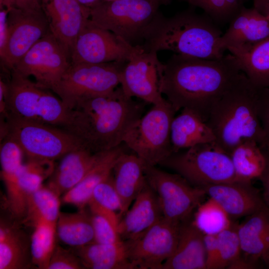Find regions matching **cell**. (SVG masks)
Here are the masks:
<instances>
[{
  "label": "cell",
  "instance_id": "cell-18",
  "mask_svg": "<svg viewBox=\"0 0 269 269\" xmlns=\"http://www.w3.org/2000/svg\"><path fill=\"white\" fill-rule=\"evenodd\" d=\"M202 188L206 195L217 202L231 219L249 216L266 205L251 182L234 181L210 184Z\"/></svg>",
  "mask_w": 269,
  "mask_h": 269
},
{
  "label": "cell",
  "instance_id": "cell-48",
  "mask_svg": "<svg viewBox=\"0 0 269 269\" xmlns=\"http://www.w3.org/2000/svg\"><path fill=\"white\" fill-rule=\"evenodd\" d=\"M269 1V0H254V7L259 10Z\"/></svg>",
  "mask_w": 269,
  "mask_h": 269
},
{
  "label": "cell",
  "instance_id": "cell-36",
  "mask_svg": "<svg viewBox=\"0 0 269 269\" xmlns=\"http://www.w3.org/2000/svg\"><path fill=\"white\" fill-rule=\"evenodd\" d=\"M86 207L91 215L95 242L114 244L123 241L118 231L120 219L118 214L92 201H89Z\"/></svg>",
  "mask_w": 269,
  "mask_h": 269
},
{
  "label": "cell",
  "instance_id": "cell-46",
  "mask_svg": "<svg viewBox=\"0 0 269 269\" xmlns=\"http://www.w3.org/2000/svg\"><path fill=\"white\" fill-rule=\"evenodd\" d=\"M0 7L27 8L41 5V0H0Z\"/></svg>",
  "mask_w": 269,
  "mask_h": 269
},
{
  "label": "cell",
  "instance_id": "cell-19",
  "mask_svg": "<svg viewBox=\"0 0 269 269\" xmlns=\"http://www.w3.org/2000/svg\"><path fill=\"white\" fill-rule=\"evenodd\" d=\"M220 38L221 48L233 54L269 37V21L258 10L245 6L229 22Z\"/></svg>",
  "mask_w": 269,
  "mask_h": 269
},
{
  "label": "cell",
  "instance_id": "cell-6",
  "mask_svg": "<svg viewBox=\"0 0 269 269\" xmlns=\"http://www.w3.org/2000/svg\"><path fill=\"white\" fill-rule=\"evenodd\" d=\"M176 112L166 99L152 105L131 126L123 143L146 164H159L172 153L171 125Z\"/></svg>",
  "mask_w": 269,
  "mask_h": 269
},
{
  "label": "cell",
  "instance_id": "cell-43",
  "mask_svg": "<svg viewBox=\"0 0 269 269\" xmlns=\"http://www.w3.org/2000/svg\"><path fill=\"white\" fill-rule=\"evenodd\" d=\"M206 269H218L219 251L217 235H204Z\"/></svg>",
  "mask_w": 269,
  "mask_h": 269
},
{
  "label": "cell",
  "instance_id": "cell-27",
  "mask_svg": "<svg viewBox=\"0 0 269 269\" xmlns=\"http://www.w3.org/2000/svg\"><path fill=\"white\" fill-rule=\"evenodd\" d=\"M170 137L172 153L200 144L216 142L215 135L207 122L188 108L182 109L174 117Z\"/></svg>",
  "mask_w": 269,
  "mask_h": 269
},
{
  "label": "cell",
  "instance_id": "cell-4",
  "mask_svg": "<svg viewBox=\"0 0 269 269\" xmlns=\"http://www.w3.org/2000/svg\"><path fill=\"white\" fill-rule=\"evenodd\" d=\"M207 122L216 144L229 154L247 140L261 147L269 143L258 115L257 88L243 72L213 106Z\"/></svg>",
  "mask_w": 269,
  "mask_h": 269
},
{
  "label": "cell",
  "instance_id": "cell-17",
  "mask_svg": "<svg viewBox=\"0 0 269 269\" xmlns=\"http://www.w3.org/2000/svg\"><path fill=\"white\" fill-rule=\"evenodd\" d=\"M50 31L71 53L75 40L90 17V7L77 0H41Z\"/></svg>",
  "mask_w": 269,
  "mask_h": 269
},
{
  "label": "cell",
  "instance_id": "cell-44",
  "mask_svg": "<svg viewBox=\"0 0 269 269\" xmlns=\"http://www.w3.org/2000/svg\"><path fill=\"white\" fill-rule=\"evenodd\" d=\"M9 9L0 7V56H1L5 50L8 36L7 15Z\"/></svg>",
  "mask_w": 269,
  "mask_h": 269
},
{
  "label": "cell",
  "instance_id": "cell-29",
  "mask_svg": "<svg viewBox=\"0 0 269 269\" xmlns=\"http://www.w3.org/2000/svg\"><path fill=\"white\" fill-rule=\"evenodd\" d=\"M72 249L80 258L85 269H134L128 259L123 241L114 244L94 242Z\"/></svg>",
  "mask_w": 269,
  "mask_h": 269
},
{
  "label": "cell",
  "instance_id": "cell-35",
  "mask_svg": "<svg viewBox=\"0 0 269 269\" xmlns=\"http://www.w3.org/2000/svg\"><path fill=\"white\" fill-rule=\"evenodd\" d=\"M30 237V251L32 264L40 269H47L56 245V225L38 222L34 224Z\"/></svg>",
  "mask_w": 269,
  "mask_h": 269
},
{
  "label": "cell",
  "instance_id": "cell-12",
  "mask_svg": "<svg viewBox=\"0 0 269 269\" xmlns=\"http://www.w3.org/2000/svg\"><path fill=\"white\" fill-rule=\"evenodd\" d=\"M71 64L70 54L49 31L39 40L11 70L45 89H53Z\"/></svg>",
  "mask_w": 269,
  "mask_h": 269
},
{
  "label": "cell",
  "instance_id": "cell-50",
  "mask_svg": "<svg viewBox=\"0 0 269 269\" xmlns=\"http://www.w3.org/2000/svg\"></svg>",
  "mask_w": 269,
  "mask_h": 269
},
{
  "label": "cell",
  "instance_id": "cell-10",
  "mask_svg": "<svg viewBox=\"0 0 269 269\" xmlns=\"http://www.w3.org/2000/svg\"><path fill=\"white\" fill-rule=\"evenodd\" d=\"M126 62L71 63L52 91L71 110L84 98L108 93L116 89Z\"/></svg>",
  "mask_w": 269,
  "mask_h": 269
},
{
  "label": "cell",
  "instance_id": "cell-22",
  "mask_svg": "<svg viewBox=\"0 0 269 269\" xmlns=\"http://www.w3.org/2000/svg\"><path fill=\"white\" fill-rule=\"evenodd\" d=\"M246 217L238 227L242 258L250 269L259 260L269 264V208Z\"/></svg>",
  "mask_w": 269,
  "mask_h": 269
},
{
  "label": "cell",
  "instance_id": "cell-7",
  "mask_svg": "<svg viewBox=\"0 0 269 269\" xmlns=\"http://www.w3.org/2000/svg\"><path fill=\"white\" fill-rule=\"evenodd\" d=\"M6 84L7 115L62 128L67 123L71 110L47 89L13 71Z\"/></svg>",
  "mask_w": 269,
  "mask_h": 269
},
{
  "label": "cell",
  "instance_id": "cell-8",
  "mask_svg": "<svg viewBox=\"0 0 269 269\" xmlns=\"http://www.w3.org/2000/svg\"><path fill=\"white\" fill-rule=\"evenodd\" d=\"M159 165L199 187L238 180L230 155L216 142L173 152Z\"/></svg>",
  "mask_w": 269,
  "mask_h": 269
},
{
  "label": "cell",
  "instance_id": "cell-15",
  "mask_svg": "<svg viewBox=\"0 0 269 269\" xmlns=\"http://www.w3.org/2000/svg\"><path fill=\"white\" fill-rule=\"evenodd\" d=\"M132 45L89 19L75 40L70 53L71 63L127 62Z\"/></svg>",
  "mask_w": 269,
  "mask_h": 269
},
{
  "label": "cell",
  "instance_id": "cell-30",
  "mask_svg": "<svg viewBox=\"0 0 269 269\" xmlns=\"http://www.w3.org/2000/svg\"><path fill=\"white\" fill-rule=\"evenodd\" d=\"M86 208L74 213L60 212L56 222V236L72 248H79L95 242L91 215Z\"/></svg>",
  "mask_w": 269,
  "mask_h": 269
},
{
  "label": "cell",
  "instance_id": "cell-26",
  "mask_svg": "<svg viewBox=\"0 0 269 269\" xmlns=\"http://www.w3.org/2000/svg\"><path fill=\"white\" fill-rule=\"evenodd\" d=\"M124 146L123 143L113 149L102 152L95 164L84 178L62 195V202L79 209L86 208L96 187L112 173L118 157L125 151Z\"/></svg>",
  "mask_w": 269,
  "mask_h": 269
},
{
  "label": "cell",
  "instance_id": "cell-42",
  "mask_svg": "<svg viewBox=\"0 0 269 269\" xmlns=\"http://www.w3.org/2000/svg\"><path fill=\"white\" fill-rule=\"evenodd\" d=\"M257 108L261 124L269 142V87L257 88Z\"/></svg>",
  "mask_w": 269,
  "mask_h": 269
},
{
  "label": "cell",
  "instance_id": "cell-47",
  "mask_svg": "<svg viewBox=\"0 0 269 269\" xmlns=\"http://www.w3.org/2000/svg\"><path fill=\"white\" fill-rule=\"evenodd\" d=\"M269 21V1L263 6L259 10Z\"/></svg>",
  "mask_w": 269,
  "mask_h": 269
},
{
  "label": "cell",
  "instance_id": "cell-37",
  "mask_svg": "<svg viewBox=\"0 0 269 269\" xmlns=\"http://www.w3.org/2000/svg\"><path fill=\"white\" fill-rule=\"evenodd\" d=\"M238 224L234 221L228 228L217 235L219 251L218 269H246L242 256L238 232Z\"/></svg>",
  "mask_w": 269,
  "mask_h": 269
},
{
  "label": "cell",
  "instance_id": "cell-41",
  "mask_svg": "<svg viewBox=\"0 0 269 269\" xmlns=\"http://www.w3.org/2000/svg\"><path fill=\"white\" fill-rule=\"evenodd\" d=\"M85 267L79 256L71 249L56 245L47 269H83Z\"/></svg>",
  "mask_w": 269,
  "mask_h": 269
},
{
  "label": "cell",
  "instance_id": "cell-38",
  "mask_svg": "<svg viewBox=\"0 0 269 269\" xmlns=\"http://www.w3.org/2000/svg\"><path fill=\"white\" fill-rule=\"evenodd\" d=\"M0 142L1 177L6 184L16 178L25 163L23 161L25 155L18 143L11 138L5 137Z\"/></svg>",
  "mask_w": 269,
  "mask_h": 269
},
{
  "label": "cell",
  "instance_id": "cell-9",
  "mask_svg": "<svg viewBox=\"0 0 269 269\" xmlns=\"http://www.w3.org/2000/svg\"><path fill=\"white\" fill-rule=\"evenodd\" d=\"M4 118L5 137L18 143L28 160L54 161L82 147L77 139L62 128L9 114Z\"/></svg>",
  "mask_w": 269,
  "mask_h": 269
},
{
  "label": "cell",
  "instance_id": "cell-2",
  "mask_svg": "<svg viewBox=\"0 0 269 269\" xmlns=\"http://www.w3.org/2000/svg\"><path fill=\"white\" fill-rule=\"evenodd\" d=\"M144 107L117 87L79 101L62 129L86 150L93 153L105 151L123 143L128 130L142 116Z\"/></svg>",
  "mask_w": 269,
  "mask_h": 269
},
{
  "label": "cell",
  "instance_id": "cell-49",
  "mask_svg": "<svg viewBox=\"0 0 269 269\" xmlns=\"http://www.w3.org/2000/svg\"><path fill=\"white\" fill-rule=\"evenodd\" d=\"M83 5L90 7L100 0H77Z\"/></svg>",
  "mask_w": 269,
  "mask_h": 269
},
{
  "label": "cell",
  "instance_id": "cell-23",
  "mask_svg": "<svg viewBox=\"0 0 269 269\" xmlns=\"http://www.w3.org/2000/svg\"><path fill=\"white\" fill-rule=\"evenodd\" d=\"M192 217L181 222L176 249L160 269H206L204 235Z\"/></svg>",
  "mask_w": 269,
  "mask_h": 269
},
{
  "label": "cell",
  "instance_id": "cell-45",
  "mask_svg": "<svg viewBox=\"0 0 269 269\" xmlns=\"http://www.w3.org/2000/svg\"><path fill=\"white\" fill-rule=\"evenodd\" d=\"M267 159V163L264 171L260 179L263 187V199L266 205L269 208V142L261 147Z\"/></svg>",
  "mask_w": 269,
  "mask_h": 269
},
{
  "label": "cell",
  "instance_id": "cell-32",
  "mask_svg": "<svg viewBox=\"0 0 269 269\" xmlns=\"http://www.w3.org/2000/svg\"><path fill=\"white\" fill-rule=\"evenodd\" d=\"M232 55L241 71L256 87H269V37Z\"/></svg>",
  "mask_w": 269,
  "mask_h": 269
},
{
  "label": "cell",
  "instance_id": "cell-40",
  "mask_svg": "<svg viewBox=\"0 0 269 269\" xmlns=\"http://www.w3.org/2000/svg\"><path fill=\"white\" fill-rule=\"evenodd\" d=\"M90 201L104 208L117 213L120 219L122 216V203L115 187L112 173L96 187Z\"/></svg>",
  "mask_w": 269,
  "mask_h": 269
},
{
  "label": "cell",
  "instance_id": "cell-20",
  "mask_svg": "<svg viewBox=\"0 0 269 269\" xmlns=\"http://www.w3.org/2000/svg\"><path fill=\"white\" fill-rule=\"evenodd\" d=\"M53 162L28 160L14 181L5 186L7 204L13 217H25L28 198L51 175Z\"/></svg>",
  "mask_w": 269,
  "mask_h": 269
},
{
  "label": "cell",
  "instance_id": "cell-5",
  "mask_svg": "<svg viewBox=\"0 0 269 269\" xmlns=\"http://www.w3.org/2000/svg\"><path fill=\"white\" fill-rule=\"evenodd\" d=\"M169 0H100L90 6L91 21L133 45H141L162 4Z\"/></svg>",
  "mask_w": 269,
  "mask_h": 269
},
{
  "label": "cell",
  "instance_id": "cell-25",
  "mask_svg": "<svg viewBox=\"0 0 269 269\" xmlns=\"http://www.w3.org/2000/svg\"><path fill=\"white\" fill-rule=\"evenodd\" d=\"M112 174L122 201L123 216L147 183L144 162L135 154L125 151L118 157Z\"/></svg>",
  "mask_w": 269,
  "mask_h": 269
},
{
  "label": "cell",
  "instance_id": "cell-34",
  "mask_svg": "<svg viewBox=\"0 0 269 269\" xmlns=\"http://www.w3.org/2000/svg\"><path fill=\"white\" fill-rule=\"evenodd\" d=\"M192 220L204 235H217L234 221L217 202L210 198L199 205Z\"/></svg>",
  "mask_w": 269,
  "mask_h": 269
},
{
  "label": "cell",
  "instance_id": "cell-24",
  "mask_svg": "<svg viewBox=\"0 0 269 269\" xmlns=\"http://www.w3.org/2000/svg\"><path fill=\"white\" fill-rule=\"evenodd\" d=\"M101 152L93 153L82 147L67 152L55 167L47 186L59 196L63 195L84 178Z\"/></svg>",
  "mask_w": 269,
  "mask_h": 269
},
{
  "label": "cell",
  "instance_id": "cell-21",
  "mask_svg": "<svg viewBox=\"0 0 269 269\" xmlns=\"http://www.w3.org/2000/svg\"><path fill=\"white\" fill-rule=\"evenodd\" d=\"M163 217L158 197L147 182L120 220L118 231L122 240L138 237Z\"/></svg>",
  "mask_w": 269,
  "mask_h": 269
},
{
  "label": "cell",
  "instance_id": "cell-3",
  "mask_svg": "<svg viewBox=\"0 0 269 269\" xmlns=\"http://www.w3.org/2000/svg\"><path fill=\"white\" fill-rule=\"evenodd\" d=\"M222 35L207 15L188 9L166 17L159 12L141 46L147 51L169 50L201 59H219L224 56L220 44Z\"/></svg>",
  "mask_w": 269,
  "mask_h": 269
},
{
  "label": "cell",
  "instance_id": "cell-39",
  "mask_svg": "<svg viewBox=\"0 0 269 269\" xmlns=\"http://www.w3.org/2000/svg\"><path fill=\"white\" fill-rule=\"evenodd\" d=\"M203 9L213 21L230 22L244 7V0H181Z\"/></svg>",
  "mask_w": 269,
  "mask_h": 269
},
{
  "label": "cell",
  "instance_id": "cell-14",
  "mask_svg": "<svg viewBox=\"0 0 269 269\" xmlns=\"http://www.w3.org/2000/svg\"><path fill=\"white\" fill-rule=\"evenodd\" d=\"M8 9V39L0 58L6 67L12 70L26 52L50 31L42 5Z\"/></svg>",
  "mask_w": 269,
  "mask_h": 269
},
{
  "label": "cell",
  "instance_id": "cell-13",
  "mask_svg": "<svg viewBox=\"0 0 269 269\" xmlns=\"http://www.w3.org/2000/svg\"><path fill=\"white\" fill-rule=\"evenodd\" d=\"M180 223L163 217L140 235L124 241L134 269H160L176 249Z\"/></svg>",
  "mask_w": 269,
  "mask_h": 269
},
{
  "label": "cell",
  "instance_id": "cell-11",
  "mask_svg": "<svg viewBox=\"0 0 269 269\" xmlns=\"http://www.w3.org/2000/svg\"><path fill=\"white\" fill-rule=\"evenodd\" d=\"M144 172L148 184L156 192L163 216L182 222L192 217L203 202L206 193L177 173H171L144 162Z\"/></svg>",
  "mask_w": 269,
  "mask_h": 269
},
{
  "label": "cell",
  "instance_id": "cell-33",
  "mask_svg": "<svg viewBox=\"0 0 269 269\" xmlns=\"http://www.w3.org/2000/svg\"><path fill=\"white\" fill-rule=\"evenodd\" d=\"M59 197L47 185H43L28 198L25 219L33 225L38 222L56 225L60 213Z\"/></svg>",
  "mask_w": 269,
  "mask_h": 269
},
{
  "label": "cell",
  "instance_id": "cell-16",
  "mask_svg": "<svg viewBox=\"0 0 269 269\" xmlns=\"http://www.w3.org/2000/svg\"><path fill=\"white\" fill-rule=\"evenodd\" d=\"M157 53L132 45L128 61L120 73V85L125 94L152 105L164 98L159 90Z\"/></svg>",
  "mask_w": 269,
  "mask_h": 269
},
{
  "label": "cell",
  "instance_id": "cell-31",
  "mask_svg": "<svg viewBox=\"0 0 269 269\" xmlns=\"http://www.w3.org/2000/svg\"><path fill=\"white\" fill-rule=\"evenodd\" d=\"M238 180L251 182L260 179L267 159L262 148L254 140H247L236 146L229 154Z\"/></svg>",
  "mask_w": 269,
  "mask_h": 269
},
{
  "label": "cell",
  "instance_id": "cell-28",
  "mask_svg": "<svg viewBox=\"0 0 269 269\" xmlns=\"http://www.w3.org/2000/svg\"><path fill=\"white\" fill-rule=\"evenodd\" d=\"M31 264L30 239L19 228L1 220L0 269H27Z\"/></svg>",
  "mask_w": 269,
  "mask_h": 269
},
{
  "label": "cell",
  "instance_id": "cell-1",
  "mask_svg": "<svg viewBox=\"0 0 269 269\" xmlns=\"http://www.w3.org/2000/svg\"><path fill=\"white\" fill-rule=\"evenodd\" d=\"M158 86L177 112L188 108L206 122L214 104L235 83L241 71L231 53L219 59L174 54L157 63Z\"/></svg>",
  "mask_w": 269,
  "mask_h": 269
}]
</instances>
